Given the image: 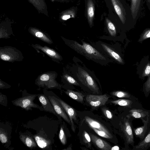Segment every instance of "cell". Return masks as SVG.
<instances>
[{"mask_svg": "<svg viewBox=\"0 0 150 150\" xmlns=\"http://www.w3.org/2000/svg\"><path fill=\"white\" fill-rule=\"evenodd\" d=\"M38 99L42 104L43 108L47 111L52 113L56 115L57 113L55 111L49 98L44 95H40Z\"/></svg>", "mask_w": 150, "mask_h": 150, "instance_id": "9a60e30c", "label": "cell"}, {"mask_svg": "<svg viewBox=\"0 0 150 150\" xmlns=\"http://www.w3.org/2000/svg\"><path fill=\"white\" fill-rule=\"evenodd\" d=\"M94 131L98 135L102 137H103L108 139H111L112 138L108 135L105 132L100 130L97 129L93 127H91Z\"/></svg>", "mask_w": 150, "mask_h": 150, "instance_id": "83f0119b", "label": "cell"}, {"mask_svg": "<svg viewBox=\"0 0 150 150\" xmlns=\"http://www.w3.org/2000/svg\"><path fill=\"white\" fill-rule=\"evenodd\" d=\"M133 150H147L150 149V130L145 137L132 147Z\"/></svg>", "mask_w": 150, "mask_h": 150, "instance_id": "2e32d148", "label": "cell"}, {"mask_svg": "<svg viewBox=\"0 0 150 150\" xmlns=\"http://www.w3.org/2000/svg\"><path fill=\"white\" fill-rule=\"evenodd\" d=\"M130 1V6L132 15L136 22L141 14L143 6V0H129Z\"/></svg>", "mask_w": 150, "mask_h": 150, "instance_id": "8fae6325", "label": "cell"}, {"mask_svg": "<svg viewBox=\"0 0 150 150\" xmlns=\"http://www.w3.org/2000/svg\"><path fill=\"white\" fill-rule=\"evenodd\" d=\"M105 22L108 31L112 36H115L116 34V30L114 24L108 18H106Z\"/></svg>", "mask_w": 150, "mask_h": 150, "instance_id": "603a6c76", "label": "cell"}, {"mask_svg": "<svg viewBox=\"0 0 150 150\" xmlns=\"http://www.w3.org/2000/svg\"><path fill=\"white\" fill-rule=\"evenodd\" d=\"M65 92L72 99L80 103L83 102L84 96L81 93L69 90H68Z\"/></svg>", "mask_w": 150, "mask_h": 150, "instance_id": "ffe728a7", "label": "cell"}, {"mask_svg": "<svg viewBox=\"0 0 150 150\" xmlns=\"http://www.w3.org/2000/svg\"><path fill=\"white\" fill-rule=\"evenodd\" d=\"M19 138L21 141L29 148H33L37 146L36 142L30 137L21 134Z\"/></svg>", "mask_w": 150, "mask_h": 150, "instance_id": "d6986e66", "label": "cell"}, {"mask_svg": "<svg viewBox=\"0 0 150 150\" xmlns=\"http://www.w3.org/2000/svg\"><path fill=\"white\" fill-rule=\"evenodd\" d=\"M34 137L38 145L41 148L44 149L46 148L50 144V141L47 140L41 136L35 135Z\"/></svg>", "mask_w": 150, "mask_h": 150, "instance_id": "44dd1931", "label": "cell"}, {"mask_svg": "<svg viewBox=\"0 0 150 150\" xmlns=\"http://www.w3.org/2000/svg\"><path fill=\"white\" fill-rule=\"evenodd\" d=\"M149 11H150V5L149 6L148 8Z\"/></svg>", "mask_w": 150, "mask_h": 150, "instance_id": "b9f144b4", "label": "cell"}, {"mask_svg": "<svg viewBox=\"0 0 150 150\" xmlns=\"http://www.w3.org/2000/svg\"><path fill=\"white\" fill-rule=\"evenodd\" d=\"M150 74V64L148 63L146 65L143 71L142 76H148Z\"/></svg>", "mask_w": 150, "mask_h": 150, "instance_id": "1f68e13d", "label": "cell"}, {"mask_svg": "<svg viewBox=\"0 0 150 150\" xmlns=\"http://www.w3.org/2000/svg\"><path fill=\"white\" fill-rule=\"evenodd\" d=\"M82 43L80 44L73 41L71 46L77 53L94 61L100 62L107 60L105 57L90 45L83 41Z\"/></svg>", "mask_w": 150, "mask_h": 150, "instance_id": "6da1fadb", "label": "cell"}, {"mask_svg": "<svg viewBox=\"0 0 150 150\" xmlns=\"http://www.w3.org/2000/svg\"><path fill=\"white\" fill-rule=\"evenodd\" d=\"M65 111L69 116L71 123L72 130L75 132V126L74 121L76 120L77 114L74 109L62 100L56 98Z\"/></svg>", "mask_w": 150, "mask_h": 150, "instance_id": "30bf717a", "label": "cell"}, {"mask_svg": "<svg viewBox=\"0 0 150 150\" xmlns=\"http://www.w3.org/2000/svg\"><path fill=\"white\" fill-rule=\"evenodd\" d=\"M76 73V77L79 81L91 91L98 93L99 88L94 80L85 69L78 67Z\"/></svg>", "mask_w": 150, "mask_h": 150, "instance_id": "277c9868", "label": "cell"}, {"mask_svg": "<svg viewBox=\"0 0 150 150\" xmlns=\"http://www.w3.org/2000/svg\"><path fill=\"white\" fill-rule=\"evenodd\" d=\"M84 118L85 121L90 127H93L100 130L103 131L112 138V135L110 131L100 122L88 116H85Z\"/></svg>", "mask_w": 150, "mask_h": 150, "instance_id": "4fadbf2b", "label": "cell"}, {"mask_svg": "<svg viewBox=\"0 0 150 150\" xmlns=\"http://www.w3.org/2000/svg\"><path fill=\"white\" fill-rule=\"evenodd\" d=\"M142 121L143 125L136 128L133 127L134 135L142 141L146 136L150 130V113L146 120Z\"/></svg>", "mask_w": 150, "mask_h": 150, "instance_id": "8992f818", "label": "cell"}, {"mask_svg": "<svg viewBox=\"0 0 150 150\" xmlns=\"http://www.w3.org/2000/svg\"><path fill=\"white\" fill-rule=\"evenodd\" d=\"M112 96L119 98H125L130 99L137 100L134 96L129 93L122 91H113L110 93Z\"/></svg>", "mask_w": 150, "mask_h": 150, "instance_id": "7402d4cb", "label": "cell"}, {"mask_svg": "<svg viewBox=\"0 0 150 150\" xmlns=\"http://www.w3.org/2000/svg\"><path fill=\"white\" fill-rule=\"evenodd\" d=\"M137 100L120 99L111 101L110 102L115 105L123 106L129 108H137L141 106L139 103L137 102Z\"/></svg>", "mask_w": 150, "mask_h": 150, "instance_id": "7c38bea8", "label": "cell"}, {"mask_svg": "<svg viewBox=\"0 0 150 150\" xmlns=\"http://www.w3.org/2000/svg\"><path fill=\"white\" fill-rule=\"evenodd\" d=\"M0 140L2 143H6L8 142V138L6 134L1 128L0 129Z\"/></svg>", "mask_w": 150, "mask_h": 150, "instance_id": "f1b7e54d", "label": "cell"}, {"mask_svg": "<svg viewBox=\"0 0 150 150\" xmlns=\"http://www.w3.org/2000/svg\"><path fill=\"white\" fill-rule=\"evenodd\" d=\"M82 137L83 142L87 144L88 147L90 148L91 147V138L90 135L86 131L84 130L83 132Z\"/></svg>", "mask_w": 150, "mask_h": 150, "instance_id": "d4e9b609", "label": "cell"}, {"mask_svg": "<svg viewBox=\"0 0 150 150\" xmlns=\"http://www.w3.org/2000/svg\"><path fill=\"white\" fill-rule=\"evenodd\" d=\"M143 90L145 97H148L150 94V75L144 84Z\"/></svg>", "mask_w": 150, "mask_h": 150, "instance_id": "cb8c5ba5", "label": "cell"}, {"mask_svg": "<svg viewBox=\"0 0 150 150\" xmlns=\"http://www.w3.org/2000/svg\"><path fill=\"white\" fill-rule=\"evenodd\" d=\"M35 35L36 37L38 38L42 37L43 36V34L42 33L39 32H36Z\"/></svg>", "mask_w": 150, "mask_h": 150, "instance_id": "74e56055", "label": "cell"}, {"mask_svg": "<svg viewBox=\"0 0 150 150\" xmlns=\"http://www.w3.org/2000/svg\"><path fill=\"white\" fill-rule=\"evenodd\" d=\"M1 58L4 60H8L10 59V57L8 55L5 54H3L1 55Z\"/></svg>", "mask_w": 150, "mask_h": 150, "instance_id": "d590c367", "label": "cell"}, {"mask_svg": "<svg viewBox=\"0 0 150 150\" xmlns=\"http://www.w3.org/2000/svg\"><path fill=\"white\" fill-rule=\"evenodd\" d=\"M71 144L68 147H67L66 149H64L63 150H72V147L71 145Z\"/></svg>", "mask_w": 150, "mask_h": 150, "instance_id": "f35d334b", "label": "cell"}, {"mask_svg": "<svg viewBox=\"0 0 150 150\" xmlns=\"http://www.w3.org/2000/svg\"><path fill=\"white\" fill-rule=\"evenodd\" d=\"M59 138L63 145H65L66 144L67 139L66 135L64 129L62 127L60 128L59 134Z\"/></svg>", "mask_w": 150, "mask_h": 150, "instance_id": "4316f807", "label": "cell"}, {"mask_svg": "<svg viewBox=\"0 0 150 150\" xmlns=\"http://www.w3.org/2000/svg\"><path fill=\"white\" fill-rule=\"evenodd\" d=\"M150 38V28L145 29L142 33L138 40L141 42Z\"/></svg>", "mask_w": 150, "mask_h": 150, "instance_id": "484cf974", "label": "cell"}, {"mask_svg": "<svg viewBox=\"0 0 150 150\" xmlns=\"http://www.w3.org/2000/svg\"><path fill=\"white\" fill-rule=\"evenodd\" d=\"M101 45L103 50L112 58L119 63H123V62L120 56L112 49L105 44L101 43Z\"/></svg>", "mask_w": 150, "mask_h": 150, "instance_id": "ac0fdd59", "label": "cell"}, {"mask_svg": "<svg viewBox=\"0 0 150 150\" xmlns=\"http://www.w3.org/2000/svg\"><path fill=\"white\" fill-rule=\"evenodd\" d=\"M146 5L148 8L150 5V0H146Z\"/></svg>", "mask_w": 150, "mask_h": 150, "instance_id": "ab89813d", "label": "cell"}, {"mask_svg": "<svg viewBox=\"0 0 150 150\" xmlns=\"http://www.w3.org/2000/svg\"><path fill=\"white\" fill-rule=\"evenodd\" d=\"M108 98L109 97L106 94L100 96L88 95L86 97L87 102L94 108L105 105Z\"/></svg>", "mask_w": 150, "mask_h": 150, "instance_id": "52a82bcc", "label": "cell"}, {"mask_svg": "<svg viewBox=\"0 0 150 150\" xmlns=\"http://www.w3.org/2000/svg\"><path fill=\"white\" fill-rule=\"evenodd\" d=\"M102 110L103 113L106 117L109 119L112 118L113 115L110 110L105 108H103Z\"/></svg>", "mask_w": 150, "mask_h": 150, "instance_id": "f546056e", "label": "cell"}, {"mask_svg": "<svg viewBox=\"0 0 150 150\" xmlns=\"http://www.w3.org/2000/svg\"><path fill=\"white\" fill-rule=\"evenodd\" d=\"M65 76L67 81L69 83L76 86H79V83L73 77L68 75H66Z\"/></svg>", "mask_w": 150, "mask_h": 150, "instance_id": "4dcf8cb0", "label": "cell"}, {"mask_svg": "<svg viewBox=\"0 0 150 150\" xmlns=\"http://www.w3.org/2000/svg\"><path fill=\"white\" fill-rule=\"evenodd\" d=\"M45 51L48 54L51 56H54L56 54V53L54 51L50 50L47 49Z\"/></svg>", "mask_w": 150, "mask_h": 150, "instance_id": "e575fe53", "label": "cell"}, {"mask_svg": "<svg viewBox=\"0 0 150 150\" xmlns=\"http://www.w3.org/2000/svg\"><path fill=\"white\" fill-rule=\"evenodd\" d=\"M133 120L132 118L125 117L122 122H120V125L121 130L123 132L125 138V147H129V145L132 147L134 145V134L133 126L132 121Z\"/></svg>", "mask_w": 150, "mask_h": 150, "instance_id": "3957f363", "label": "cell"}, {"mask_svg": "<svg viewBox=\"0 0 150 150\" xmlns=\"http://www.w3.org/2000/svg\"><path fill=\"white\" fill-rule=\"evenodd\" d=\"M95 7L92 0H88L87 3V16L89 25L92 26L94 16Z\"/></svg>", "mask_w": 150, "mask_h": 150, "instance_id": "e0dca14e", "label": "cell"}, {"mask_svg": "<svg viewBox=\"0 0 150 150\" xmlns=\"http://www.w3.org/2000/svg\"><path fill=\"white\" fill-rule=\"evenodd\" d=\"M0 104H1L2 103H4V100H5V95H1V94L0 96Z\"/></svg>", "mask_w": 150, "mask_h": 150, "instance_id": "8d00e7d4", "label": "cell"}, {"mask_svg": "<svg viewBox=\"0 0 150 150\" xmlns=\"http://www.w3.org/2000/svg\"><path fill=\"white\" fill-rule=\"evenodd\" d=\"M90 136L91 141L99 149L103 150H111V146L108 142L91 133H90Z\"/></svg>", "mask_w": 150, "mask_h": 150, "instance_id": "5bb4252c", "label": "cell"}, {"mask_svg": "<svg viewBox=\"0 0 150 150\" xmlns=\"http://www.w3.org/2000/svg\"><path fill=\"white\" fill-rule=\"evenodd\" d=\"M49 76L47 74H44L40 77V80L43 81H47L49 79Z\"/></svg>", "mask_w": 150, "mask_h": 150, "instance_id": "836d02e7", "label": "cell"}, {"mask_svg": "<svg viewBox=\"0 0 150 150\" xmlns=\"http://www.w3.org/2000/svg\"><path fill=\"white\" fill-rule=\"evenodd\" d=\"M48 98L57 114L62 117L67 123L71 125L70 119L66 113L65 111L56 98L51 96H49Z\"/></svg>", "mask_w": 150, "mask_h": 150, "instance_id": "ba28073f", "label": "cell"}, {"mask_svg": "<svg viewBox=\"0 0 150 150\" xmlns=\"http://www.w3.org/2000/svg\"><path fill=\"white\" fill-rule=\"evenodd\" d=\"M37 95H31L20 98L12 101L15 106L21 107L26 110H32V108L40 109L41 107L35 103L33 100Z\"/></svg>", "mask_w": 150, "mask_h": 150, "instance_id": "5b68a950", "label": "cell"}, {"mask_svg": "<svg viewBox=\"0 0 150 150\" xmlns=\"http://www.w3.org/2000/svg\"><path fill=\"white\" fill-rule=\"evenodd\" d=\"M119 150V148L118 146H115L112 148L111 150Z\"/></svg>", "mask_w": 150, "mask_h": 150, "instance_id": "60d3db41", "label": "cell"}, {"mask_svg": "<svg viewBox=\"0 0 150 150\" xmlns=\"http://www.w3.org/2000/svg\"><path fill=\"white\" fill-rule=\"evenodd\" d=\"M122 24L132 25L136 22L132 15L130 6L124 0H111Z\"/></svg>", "mask_w": 150, "mask_h": 150, "instance_id": "7a4b0ae2", "label": "cell"}, {"mask_svg": "<svg viewBox=\"0 0 150 150\" xmlns=\"http://www.w3.org/2000/svg\"><path fill=\"white\" fill-rule=\"evenodd\" d=\"M75 13L74 10L69 14L63 16L62 17V19L64 20H67L71 18H74L75 17Z\"/></svg>", "mask_w": 150, "mask_h": 150, "instance_id": "d6a6232c", "label": "cell"}, {"mask_svg": "<svg viewBox=\"0 0 150 150\" xmlns=\"http://www.w3.org/2000/svg\"><path fill=\"white\" fill-rule=\"evenodd\" d=\"M128 113L126 116V117L140 119L142 121L147 119L150 113V110H145L143 108H130Z\"/></svg>", "mask_w": 150, "mask_h": 150, "instance_id": "9c48e42d", "label": "cell"}]
</instances>
